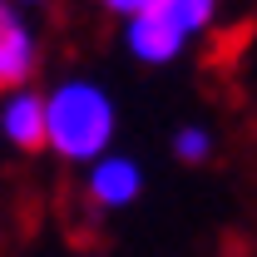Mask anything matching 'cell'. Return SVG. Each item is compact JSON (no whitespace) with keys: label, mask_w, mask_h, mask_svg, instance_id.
Instances as JSON below:
<instances>
[{"label":"cell","mask_w":257,"mask_h":257,"mask_svg":"<svg viewBox=\"0 0 257 257\" xmlns=\"http://www.w3.org/2000/svg\"><path fill=\"white\" fill-rule=\"evenodd\" d=\"M154 10H159L173 30L198 35V30H208V25H213V10H218V0H159Z\"/></svg>","instance_id":"6"},{"label":"cell","mask_w":257,"mask_h":257,"mask_svg":"<svg viewBox=\"0 0 257 257\" xmlns=\"http://www.w3.org/2000/svg\"><path fill=\"white\" fill-rule=\"evenodd\" d=\"M50 109V149L60 159L94 163L114 144V104L94 79H64L45 94Z\"/></svg>","instance_id":"1"},{"label":"cell","mask_w":257,"mask_h":257,"mask_svg":"<svg viewBox=\"0 0 257 257\" xmlns=\"http://www.w3.org/2000/svg\"><path fill=\"white\" fill-rule=\"evenodd\" d=\"M124 40H128V50H134L144 64H173L178 55H183V45H188V35L173 30L159 10L134 15V20H128V30H124Z\"/></svg>","instance_id":"4"},{"label":"cell","mask_w":257,"mask_h":257,"mask_svg":"<svg viewBox=\"0 0 257 257\" xmlns=\"http://www.w3.org/2000/svg\"><path fill=\"white\" fill-rule=\"evenodd\" d=\"M0 128L15 149H40L50 144V109L45 99L30 94V89H10L5 94V109H0Z\"/></svg>","instance_id":"3"},{"label":"cell","mask_w":257,"mask_h":257,"mask_svg":"<svg viewBox=\"0 0 257 257\" xmlns=\"http://www.w3.org/2000/svg\"><path fill=\"white\" fill-rule=\"evenodd\" d=\"M173 154H178V159H188V163H203L208 154H213V134H208V128H198V124L178 128V134H173Z\"/></svg>","instance_id":"7"},{"label":"cell","mask_w":257,"mask_h":257,"mask_svg":"<svg viewBox=\"0 0 257 257\" xmlns=\"http://www.w3.org/2000/svg\"><path fill=\"white\" fill-rule=\"evenodd\" d=\"M25 5H45V0H25Z\"/></svg>","instance_id":"9"},{"label":"cell","mask_w":257,"mask_h":257,"mask_svg":"<svg viewBox=\"0 0 257 257\" xmlns=\"http://www.w3.org/2000/svg\"><path fill=\"white\" fill-rule=\"evenodd\" d=\"M84 188L94 198L99 208H128L139 188H144V173H139V163L124 159V154H104V159L89 163V178H84Z\"/></svg>","instance_id":"2"},{"label":"cell","mask_w":257,"mask_h":257,"mask_svg":"<svg viewBox=\"0 0 257 257\" xmlns=\"http://www.w3.org/2000/svg\"><path fill=\"white\" fill-rule=\"evenodd\" d=\"M35 69V35L30 25L5 5L0 10V84L5 89H20V79Z\"/></svg>","instance_id":"5"},{"label":"cell","mask_w":257,"mask_h":257,"mask_svg":"<svg viewBox=\"0 0 257 257\" xmlns=\"http://www.w3.org/2000/svg\"><path fill=\"white\" fill-rule=\"evenodd\" d=\"M114 15H124V20H134V15H144V10H154L159 0H104Z\"/></svg>","instance_id":"8"}]
</instances>
